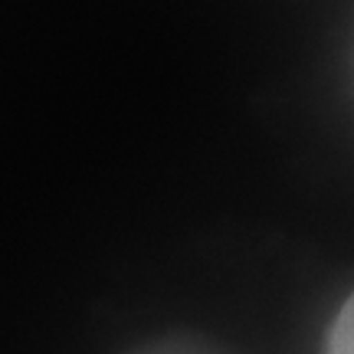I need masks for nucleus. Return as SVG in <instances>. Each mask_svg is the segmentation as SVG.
Here are the masks:
<instances>
[{
	"instance_id": "1",
	"label": "nucleus",
	"mask_w": 354,
	"mask_h": 354,
	"mask_svg": "<svg viewBox=\"0 0 354 354\" xmlns=\"http://www.w3.org/2000/svg\"><path fill=\"white\" fill-rule=\"evenodd\" d=\"M325 354H354V292L348 295V302L342 305V312L331 322Z\"/></svg>"
}]
</instances>
